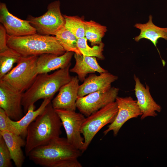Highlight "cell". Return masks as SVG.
<instances>
[{
    "mask_svg": "<svg viewBox=\"0 0 167 167\" xmlns=\"http://www.w3.org/2000/svg\"><path fill=\"white\" fill-rule=\"evenodd\" d=\"M0 135L5 141L15 165L21 167L25 159L22 148L25 146L26 141L20 135L9 131H0Z\"/></svg>",
    "mask_w": 167,
    "mask_h": 167,
    "instance_id": "obj_20",
    "label": "cell"
},
{
    "mask_svg": "<svg viewBox=\"0 0 167 167\" xmlns=\"http://www.w3.org/2000/svg\"><path fill=\"white\" fill-rule=\"evenodd\" d=\"M119 91L118 88L111 87L109 89L96 91L78 97L76 102V108L80 113L88 117L115 101Z\"/></svg>",
    "mask_w": 167,
    "mask_h": 167,
    "instance_id": "obj_8",
    "label": "cell"
},
{
    "mask_svg": "<svg viewBox=\"0 0 167 167\" xmlns=\"http://www.w3.org/2000/svg\"><path fill=\"white\" fill-rule=\"evenodd\" d=\"M85 23V37L92 45H99L107 30V27L92 20Z\"/></svg>",
    "mask_w": 167,
    "mask_h": 167,
    "instance_id": "obj_21",
    "label": "cell"
},
{
    "mask_svg": "<svg viewBox=\"0 0 167 167\" xmlns=\"http://www.w3.org/2000/svg\"><path fill=\"white\" fill-rule=\"evenodd\" d=\"M75 61L70 72L76 73L79 81L83 82L87 75L97 72L101 73L108 71L99 65L95 57L88 56L74 53Z\"/></svg>",
    "mask_w": 167,
    "mask_h": 167,
    "instance_id": "obj_17",
    "label": "cell"
},
{
    "mask_svg": "<svg viewBox=\"0 0 167 167\" xmlns=\"http://www.w3.org/2000/svg\"><path fill=\"white\" fill-rule=\"evenodd\" d=\"M118 78L117 76L108 71L100 73L99 75L91 74L85 78L82 84L79 85L78 97L96 91L110 89L112 83Z\"/></svg>",
    "mask_w": 167,
    "mask_h": 167,
    "instance_id": "obj_15",
    "label": "cell"
},
{
    "mask_svg": "<svg viewBox=\"0 0 167 167\" xmlns=\"http://www.w3.org/2000/svg\"><path fill=\"white\" fill-rule=\"evenodd\" d=\"M118 110L117 104L115 101L85 118L81 129L84 139L82 153L87 150L97 133L105 125L113 122Z\"/></svg>",
    "mask_w": 167,
    "mask_h": 167,
    "instance_id": "obj_6",
    "label": "cell"
},
{
    "mask_svg": "<svg viewBox=\"0 0 167 167\" xmlns=\"http://www.w3.org/2000/svg\"><path fill=\"white\" fill-rule=\"evenodd\" d=\"M152 16L150 15L148 21L144 24L136 23L134 26L140 30L139 34L135 36L134 40L139 42L142 39H147L154 45L161 56L159 51L157 47L158 41L160 38L167 41V27L162 28L156 26L152 22Z\"/></svg>",
    "mask_w": 167,
    "mask_h": 167,
    "instance_id": "obj_18",
    "label": "cell"
},
{
    "mask_svg": "<svg viewBox=\"0 0 167 167\" xmlns=\"http://www.w3.org/2000/svg\"><path fill=\"white\" fill-rule=\"evenodd\" d=\"M38 56H21L16 66L0 79L24 92L31 86L38 75L37 68Z\"/></svg>",
    "mask_w": 167,
    "mask_h": 167,
    "instance_id": "obj_5",
    "label": "cell"
},
{
    "mask_svg": "<svg viewBox=\"0 0 167 167\" xmlns=\"http://www.w3.org/2000/svg\"><path fill=\"white\" fill-rule=\"evenodd\" d=\"M79 81L77 76H72L69 82L60 88L58 94L51 101L55 109L75 111Z\"/></svg>",
    "mask_w": 167,
    "mask_h": 167,
    "instance_id": "obj_13",
    "label": "cell"
},
{
    "mask_svg": "<svg viewBox=\"0 0 167 167\" xmlns=\"http://www.w3.org/2000/svg\"><path fill=\"white\" fill-rule=\"evenodd\" d=\"M115 101L118 105V113L113 122L104 131L105 135L112 131L114 136H116L122 126L128 120L142 115L136 100L131 96L123 97L118 96Z\"/></svg>",
    "mask_w": 167,
    "mask_h": 167,
    "instance_id": "obj_11",
    "label": "cell"
},
{
    "mask_svg": "<svg viewBox=\"0 0 167 167\" xmlns=\"http://www.w3.org/2000/svg\"><path fill=\"white\" fill-rule=\"evenodd\" d=\"M7 34L6 30L1 24H0V52L7 49L9 47L7 43Z\"/></svg>",
    "mask_w": 167,
    "mask_h": 167,
    "instance_id": "obj_28",
    "label": "cell"
},
{
    "mask_svg": "<svg viewBox=\"0 0 167 167\" xmlns=\"http://www.w3.org/2000/svg\"><path fill=\"white\" fill-rule=\"evenodd\" d=\"M62 126L51 101L28 127L25 146L26 156H28L35 148L46 144L60 137Z\"/></svg>",
    "mask_w": 167,
    "mask_h": 167,
    "instance_id": "obj_2",
    "label": "cell"
},
{
    "mask_svg": "<svg viewBox=\"0 0 167 167\" xmlns=\"http://www.w3.org/2000/svg\"><path fill=\"white\" fill-rule=\"evenodd\" d=\"M9 118L4 110L0 108V131H7L19 135L10 123Z\"/></svg>",
    "mask_w": 167,
    "mask_h": 167,
    "instance_id": "obj_27",
    "label": "cell"
},
{
    "mask_svg": "<svg viewBox=\"0 0 167 167\" xmlns=\"http://www.w3.org/2000/svg\"><path fill=\"white\" fill-rule=\"evenodd\" d=\"M71 65V63L66 67L51 74L38 75L31 86L23 93L22 105L25 114L29 107L38 100L53 98L60 88L71 80L72 77L70 74Z\"/></svg>",
    "mask_w": 167,
    "mask_h": 167,
    "instance_id": "obj_3",
    "label": "cell"
},
{
    "mask_svg": "<svg viewBox=\"0 0 167 167\" xmlns=\"http://www.w3.org/2000/svg\"><path fill=\"white\" fill-rule=\"evenodd\" d=\"M52 99L49 98L44 99L40 106L36 110L34 105H31L25 115L18 121H14L9 118L10 123L18 135L24 139L26 137L29 126L43 111Z\"/></svg>",
    "mask_w": 167,
    "mask_h": 167,
    "instance_id": "obj_19",
    "label": "cell"
},
{
    "mask_svg": "<svg viewBox=\"0 0 167 167\" xmlns=\"http://www.w3.org/2000/svg\"><path fill=\"white\" fill-rule=\"evenodd\" d=\"M59 1L49 3L47 11L37 17L29 15L27 20L36 29L37 33L44 35L55 36L65 25V19L60 9Z\"/></svg>",
    "mask_w": 167,
    "mask_h": 167,
    "instance_id": "obj_7",
    "label": "cell"
},
{
    "mask_svg": "<svg viewBox=\"0 0 167 167\" xmlns=\"http://www.w3.org/2000/svg\"><path fill=\"white\" fill-rule=\"evenodd\" d=\"M21 57L19 53L9 47L0 52V79L12 69L14 64L17 63Z\"/></svg>",
    "mask_w": 167,
    "mask_h": 167,
    "instance_id": "obj_23",
    "label": "cell"
},
{
    "mask_svg": "<svg viewBox=\"0 0 167 167\" xmlns=\"http://www.w3.org/2000/svg\"><path fill=\"white\" fill-rule=\"evenodd\" d=\"M7 43L23 57L39 56L46 53L61 55L66 52L55 36L37 33L19 36L7 35Z\"/></svg>",
    "mask_w": 167,
    "mask_h": 167,
    "instance_id": "obj_4",
    "label": "cell"
},
{
    "mask_svg": "<svg viewBox=\"0 0 167 167\" xmlns=\"http://www.w3.org/2000/svg\"><path fill=\"white\" fill-rule=\"evenodd\" d=\"M87 40L85 37L77 39V47L82 54L96 57L101 60L104 59L105 58L102 52L104 44L101 42L99 45L91 47L88 44Z\"/></svg>",
    "mask_w": 167,
    "mask_h": 167,
    "instance_id": "obj_25",
    "label": "cell"
},
{
    "mask_svg": "<svg viewBox=\"0 0 167 167\" xmlns=\"http://www.w3.org/2000/svg\"><path fill=\"white\" fill-rule=\"evenodd\" d=\"M134 79L135 83L134 90L137 103L142 113L141 119L143 120L148 117L156 116L157 114L156 112H161V107L152 97L149 86L146 85L145 86L135 75Z\"/></svg>",
    "mask_w": 167,
    "mask_h": 167,
    "instance_id": "obj_14",
    "label": "cell"
},
{
    "mask_svg": "<svg viewBox=\"0 0 167 167\" xmlns=\"http://www.w3.org/2000/svg\"><path fill=\"white\" fill-rule=\"evenodd\" d=\"M66 138H56L32 149L28 156L35 164L45 167H80L78 158L82 154Z\"/></svg>",
    "mask_w": 167,
    "mask_h": 167,
    "instance_id": "obj_1",
    "label": "cell"
},
{
    "mask_svg": "<svg viewBox=\"0 0 167 167\" xmlns=\"http://www.w3.org/2000/svg\"><path fill=\"white\" fill-rule=\"evenodd\" d=\"M0 22L10 36H19L37 33L35 28L27 20H22L12 15L6 4L0 3Z\"/></svg>",
    "mask_w": 167,
    "mask_h": 167,
    "instance_id": "obj_12",
    "label": "cell"
},
{
    "mask_svg": "<svg viewBox=\"0 0 167 167\" xmlns=\"http://www.w3.org/2000/svg\"><path fill=\"white\" fill-rule=\"evenodd\" d=\"M23 93L0 79V108L13 120L18 121L23 116Z\"/></svg>",
    "mask_w": 167,
    "mask_h": 167,
    "instance_id": "obj_10",
    "label": "cell"
},
{
    "mask_svg": "<svg viewBox=\"0 0 167 167\" xmlns=\"http://www.w3.org/2000/svg\"><path fill=\"white\" fill-rule=\"evenodd\" d=\"M10 152L2 137L0 135V167H11Z\"/></svg>",
    "mask_w": 167,
    "mask_h": 167,
    "instance_id": "obj_26",
    "label": "cell"
},
{
    "mask_svg": "<svg viewBox=\"0 0 167 167\" xmlns=\"http://www.w3.org/2000/svg\"><path fill=\"white\" fill-rule=\"evenodd\" d=\"M64 127L68 142L81 152L84 144L81 129L85 117L81 113L63 109H55Z\"/></svg>",
    "mask_w": 167,
    "mask_h": 167,
    "instance_id": "obj_9",
    "label": "cell"
},
{
    "mask_svg": "<svg viewBox=\"0 0 167 167\" xmlns=\"http://www.w3.org/2000/svg\"><path fill=\"white\" fill-rule=\"evenodd\" d=\"M65 19V27L77 39L85 37V21L77 16L63 15Z\"/></svg>",
    "mask_w": 167,
    "mask_h": 167,
    "instance_id": "obj_24",
    "label": "cell"
},
{
    "mask_svg": "<svg viewBox=\"0 0 167 167\" xmlns=\"http://www.w3.org/2000/svg\"><path fill=\"white\" fill-rule=\"evenodd\" d=\"M74 54L73 52L66 51L61 55L46 53L38 56L37 61L38 74L48 73L66 67L71 63Z\"/></svg>",
    "mask_w": 167,
    "mask_h": 167,
    "instance_id": "obj_16",
    "label": "cell"
},
{
    "mask_svg": "<svg viewBox=\"0 0 167 167\" xmlns=\"http://www.w3.org/2000/svg\"><path fill=\"white\" fill-rule=\"evenodd\" d=\"M55 36L66 51L82 55L77 47L78 39L64 26L57 32Z\"/></svg>",
    "mask_w": 167,
    "mask_h": 167,
    "instance_id": "obj_22",
    "label": "cell"
}]
</instances>
